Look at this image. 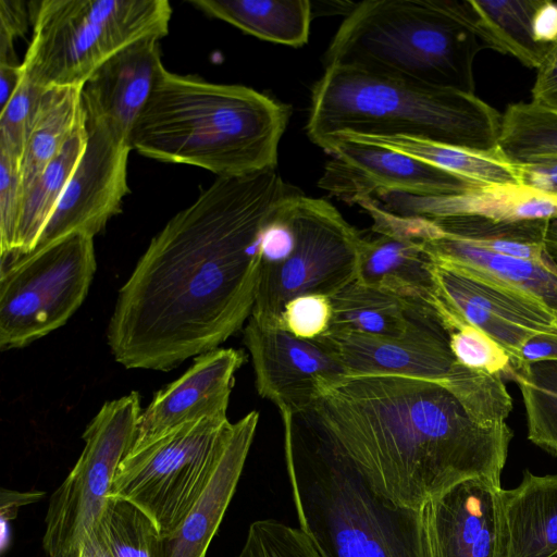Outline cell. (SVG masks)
Wrapping results in <instances>:
<instances>
[{"mask_svg": "<svg viewBox=\"0 0 557 557\" xmlns=\"http://www.w3.org/2000/svg\"><path fill=\"white\" fill-rule=\"evenodd\" d=\"M298 191L276 169L218 177L169 220L119 292L108 327L115 360L168 371L240 330L255 305L263 231Z\"/></svg>", "mask_w": 557, "mask_h": 557, "instance_id": "obj_1", "label": "cell"}, {"mask_svg": "<svg viewBox=\"0 0 557 557\" xmlns=\"http://www.w3.org/2000/svg\"><path fill=\"white\" fill-rule=\"evenodd\" d=\"M293 424L346 460L392 504L419 509L463 481L500 482L513 436L474 421L442 381L343 376Z\"/></svg>", "mask_w": 557, "mask_h": 557, "instance_id": "obj_2", "label": "cell"}, {"mask_svg": "<svg viewBox=\"0 0 557 557\" xmlns=\"http://www.w3.org/2000/svg\"><path fill=\"white\" fill-rule=\"evenodd\" d=\"M290 107L250 87L216 84L165 67L129 133L132 149L218 177L276 169Z\"/></svg>", "mask_w": 557, "mask_h": 557, "instance_id": "obj_3", "label": "cell"}, {"mask_svg": "<svg viewBox=\"0 0 557 557\" xmlns=\"http://www.w3.org/2000/svg\"><path fill=\"white\" fill-rule=\"evenodd\" d=\"M485 46L468 0H367L346 14L324 53L339 65L474 94Z\"/></svg>", "mask_w": 557, "mask_h": 557, "instance_id": "obj_4", "label": "cell"}, {"mask_svg": "<svg viewBox=\"0 0 557 557\" xmlns=\"http://www.w3.org/2000/svg\"><path fill=\"white\" fill-rule=\"evenodd\" d=\"M502 114L457 89L330 65L311 88L307 135L406 136L474 150L497 148Z\"/></svg>", "mask_w": 557, "mask_h": 557, "instance_id": "obj_5", "label": "cell"}, {"mask_svg": "<svg viewBox=\"0 0 557 557\" xmlns=\"http://www.w3.org/2000/svg\"><path fill=\"white\" fill-rule=\"evenodd\" d=\"M293 502L322 557H420L417 509L375 493L346 460L282 417Z\"/></svg>", "mask_w": 557, "mask_h": 557, "instance_id": "obj_6", "label": "cell"}, {"mask_svg": "<svg viewBox=\"0 0 557 557\" xmlns=\"http://www.w3.org/2000/svg\"><path fill=\"white\" fill-rule=\"evenodd\" d=\"M33 35L21 67L41 88L82 87L132 42L169 32L168 0L30 1Z\"/></svg>", "mask_w": 557, "mask_h": 557, "instance_id": "obj_7", "label": "cell"}, {"mask_svg": "<svg viewBox=\"0 0 557 557\" xmlns=\"http://www.w3.org/2000/svg\"><path fill=\"white\" fill-rule=\"evenodd\" d=\"M230 423L227 418H203L132 447L109 497L139 508L159 535L172 532L206 486Z\"/></svg>", "mask_w": 557, "mask_h": 557, "instance_id": "obj_8", "label": "cell"}, {"mask_svg": "<svg viewBox=\"0 0 557 557\" xmlns=\"http://www.w3.org/2000/svg\"><path fill=\"white\" fill-rule=\"evenodd\" d=\"M96 268L94 237L83 233L1 261L0 349L27 346L64 325L84 301Z\"/></svg>", "mask_w": 557, "mask_h": 557, "instance_id": "obj_9", "label": "cell"}, {"mask_svg": "<svg viewBox=\"0 0 557 557\" xmlns=\"http://www.w3.org/2000/svg\"><path fill=\"white\" fill-rule=\"evenodd\" d=\"M295 244L277 264H261L249 318L265 327H280L284 308L302 295L332 296L358 273L362 235L323 199L296 197L293 205Z\"/></svg>", "mask_w": 557, "mask_h": 557, "instance_id": "obj_10", "label": "cell"}, {"mask_svg": "<svg viewBox=\"0 0 557 557\" xmlns=\"http://www.w3.org/2000/svg\"><path fill=\"white\" fill-rule=\"evenodd\" d=\"M141 413L137 392L106 403L87 425L84 449L49 500L42 546L49 557H78L100 522L116 470L132 449Z\"/></svg>", "mask_w": 557, "mask_h": 557, "instance_id": "obj_11", "label": "cell"}, {"mask_svg": "<svg viewBox=\"0 0 557 557\" xmlns=\"http://www.w3.org/2000/svg\"><path fill=\"white\" fill-rule=\"evenodd\" d=\"M84 117L85 150L32 251L73 233L95 237L129 194L128 135L109 120Z\"/></svg>", "mask_w": 557, "mask_h": 557, "instance_id": "obj_12", "label": "cell"}, {"mask_svg": "<svg viewBox=\"0 0 557 557\" xmlns=\"http://www.w3.org/2000/svg\"><path fill=\"white\" fill-rule=\"evenodd\" d=\"M333 158L318 186L339 199L358 203L379 193L420 197L463 195L481 185L412 156L339 136L319 145Z\"/></svg>", "mask_w": 557, "mask_h": 557, "instance_id": "obj_13", "label": "cell"}, {"mask_svg": "<svg viewBox=\"0 0 557 557\" xmlns=\"http://www.w3.org/2000/svg\"><path fill=\"white\" fill-rule=\"evenodd\" d=\"M420 557H508L500 482L475 478L419 509Z\"/></svg>", "mask_w": 557, "mask_h": 557, "instance_id": "obj_14", "label": "cell"}, {"mask_svg": "<svg viewBox=\"0 0 557 557\" xmlns=\"http://www.w3.org/2000/svg\"><path fill=\"white\" fill-rule=\"evenodd\" d=\"M433 273L447 308L493 337L508 352L515 369L530 338L557 331V314L531 294L435 261Z\"/></svg>", "mask_w": 557, "mask_h": 557, "instance_id": "obj_15", "label": "cell"}, {"mask_svg": "<svg viewBox=\"0 0 557 557\" xmlns=\"http://www.w3.org/2000/svg\"><path fill=\"white\" fill-rule=\"evenodd\" d=\"M244 343L251 356L258 394L272 401L281 414L302 413L322 383L347 375L336 355L320 338H298L249 318Z\"/></svg>", "mask_w": 557, "mask_h": 557, "instance_id": "obj_16", "label": "cell"}, {"mask_svg": "<svg viewBox=\"0 0 557 557\" xmlns=\"http://www.w3.org/2000/svg\"><path fill=\"white\" fill-rule=\"evenodd\" d=\"M347 375H400L442 381L456 359L441 322H422L400 337L326 332L319 337Z\"/></svg>", "mask_w": 557, "mask_h": 557, "instance_id": "obj_17", "label": "cell"}, {"mask_svg": "<svg viewBox=\"0 0 557 557\" xmlns=\"http://www.w3.org/2000/svg\"><path fill=\"white\" fill-rule=\"evenodd\" d=\"M242 350L216 348L199 355L177 380L157 392L141 411L134 446L203 418H227L234 374Z\"/></svg>", "mask_w": 557, "mask_h": 557, "instance_id": "obj_18", "label": "cell"}, {"mask_svg": "<svg viewBox=\"0 0 557 557\" xmlns=\"http://www.w3.org/2000/svg\"><path fill=\"white\" fill-rule=\"evenodd\" d=\"M258 420L259 413L253 410L228 424L206 486L180 524L172 532L157 536L152 557H206L236 491Z\"/></svg>", "mask_w": 557, "mask_h": 557, "instance_id": "obj_19", "label": "cell"}, {"mask_svg": "<svg viewBox=\"0 0 557 557\" xmlns=\"http://www.w3.org/2000/svg\"><path fill=\"white\" fill-rule=\"evenodd\" d=\"M156 36L138 39L103 62L81 87L86 117L106 119L129 137L164 69Z\"/></svg>", "mask_w": 557, "mask_h": 557, "instance_id": "obj_20", "label": "cell"}, {"mask_svg": "<svg viewBox=\"0 0 557 557\" xmlns=\"http://www.w3.org/2000/svg\"><path fill=\"white\" fill-rule=\"evenodd\" d=\"M375 199L384 210L408 216L476 215L497 221L557 219V195L525 185L483 186L463 195L441 197L386 191L377 194Z\"/></svg>", "mask_w": 557, "mask_h": 557, "instance_id": "obj_21", "label": "cell"}, {"mask_svg": "<svg viewBox=\"0 0 557 557\" xmlns=\"http://www.w3.org/2000/svg\"><path fill=\"white\" fill-rule=\"evenodd\" d=\"M375 234L361 238L356 281L435 313L434 260L424 245L398 235Z\"/></svg>", "mask_w": 557, "mask_h": 557, "instance_id": "obj_22", "label": "cell"}, {"mask_svg": "<svg viewBox=\"0 0 557 557\" xmlns=\"http://www.w3.org/2000/svg\"><path fill=\"white\" fill-rule=\"evenodd\" d=\"M421 243L436 263L531 294L557 314V262L550 257L520 259L443 235Z\"/></svg>", "mask_w": 557, "mask_h": 557, "instance_id": "obj_23", "label": "cell"}, {"mask_svg": "<svg viewBox=\"0 0 557 557\" xmlns=\"http://www.w3.org/2000/svg\"><path fill=\"white\" fill-rule=\"evenodd\" d=\"M508 557H557V474L525 470L521 483L503 488Z\"/></svg>", "mask_w": 557, "mask_h": 557, "instance_id": "obj_24", "label": "cell"}, {"mask_svg": "<svg viewBox=\"0 0 557 557\" xmlns=\"http://www.w3.org/2000/svg\"><path fill=\"white\" fill-rule=\"evenodd\" d=\"M330 301L332 319L327 332L400 337L419 323L441 322L435 313L358 281L330 296Z\"/></svg>", "mask_w": 557, "mask_h": 557, "instance_id": "obj_25", "label": "cell"}, {"mask_svg": "<svg viewBox=\"0 0 557 557\" xmlns=\"http://www.w3.org/2000/svg\"><path fill=\"white\" fill-rule=\"evenodd\" d=\"M196 9L262 40L299 48L308 42V0H190Z\"/></svg>", "mask_w": 557, "mask_h": 557, "instance_id": "obj_26", "label": "cell"}, {"mask_svg": "<svg viewBox=\"0 0 557 557\" xmlns=\"http://www.w3.org/2000/svg\"><path fill=\"white\" fill-rule=\"evenodd\" d=\"M333 136L379 145L412 156L481 186L522 185L519 166L508 160L498 147L474 150L406 136Z\"/></svg>", "mask_w": 557, "mask_h": 557, "instance_id": "obj_27", "label": "cell"}, {"mask_svg": "<svg viewBox=\"0 0 557 557\" xmlns=\"http://www.w3.org/2000/svg\"><path fill=\"white\" fill-rule=\"evenodd\" d=\"M83 120L81 87L44 90L21 160L23 195L59 154Z\"/></svg>", "mask_w": 557, "mask_h": 557, "instance_id": "obj_28", "label": "cell"}, {"mask_svg": "<svg viewBox=\"0 0 557 557\" xmlns=\"http://www.w3.org/2000/svg\"><path fill=\"white\" fill-rule=\"evenodd\" d=\"M86 141L84 117L59 154L25 190L14 250L1 261L29 253L34 249L85 150Z\"/></svg>", "mask_w": 557, "mask_h": 557, "instance_id": "obj_29", "label": "cell"}, {"mask_svg": "<svg viewBox=\"0 0 557 557\" xmlns=\"http://www.w3.org/2000/svg\"><path fill=\"white\" fill-rule=\"evenodd\" d=\"M428 219L435 224L441 236L520 259L544 261L549 258L546 235L550 220L547 219L497 221L476 215Z\"/></svg>", "mask_w": 557, "mask_h": 557, "instance_id": "obj_30", "label": "cell"}, {"mask_svg": "<svg viewBox=\"0 0 557 557\" xmlns=\"http://www.w3.org/2000/svg\"><path fill=\"white\" fill-rule=\"evenodd\" d=\"M485 49L536 69L550 47L534 40L532 20L540 0H468Z\"/></svg>", "mask_w": 557, "mask_h": 557, "instance_id": "obj_31", "label": "cell"}, {"mask_svg": "<svg viewBox=\"0 0 557 557\" xmlns=\"http://www.w3.org/2000/svg\"><path fill=\"white\" fill-rule=\"evenodd\" d=\"M497 147L517 165L557 160V114L531 101L510 103L502 114Z\"/></svg>", "mask_w": 557, "mask_h": 557, "instance_id": "obj_32", "label": "cell"}, {"mask_svg": "<svg viewBox=\"0 0 557 557\" xmlns=\"http://www.w3.org/2000/svg\"><path fill=\"white\" fill-rule=\"evenodd\" d=\"M512 380L523 399L528 438L557 457V361H539L515 369Z\"/></svg>", "mask_w": 557, "mask_h": 557, "instance_id": "obj_33", "label": "cell"}, {"mask_svg": "<svg viewBox=\"0 0 557 557\" xmlns=\"http://www.w3.org/2000/svg\"><path fill=\"white\" fill-rule=\"evenodd\" d=\"M442 383L459 400L467 413L484 426L506 423L512 399L500 373L467 368L456 361Z\"/></svg>", "mask_w": 557, "mask_h": 557, "instance_id": "obj_34", "label": "cell"}, {"mask_svg": "<svg viewBox=\"0 0 557 557\" xmlns=\"http://www.w3.org/2000/svg\"><path fill=\"white\" fill-rule=\"evenodd\" d=\"M99 525L113 557H152L159 532L132 503L109 497Z\"/></svg>", "mask_w": 557, "mask_h": 557, "instance_id": "obj_35", "label": "cell"}, {"mask_svg": "<svg viewBox=\"0 0 557 557\" xmlns=\"http://www.w3.org/2000/svg\"><path fill=\"white\" fill-rule=\"evenodd\" d=\"M237 557H322L308 534L276 519L250 523Z\"/></svg>", "mask_w": 557, "mask_h": 557, "instance_id": "obj_36", "label": "cell"}, {"mask_svg": "<svg viewBox=\"0 0 557 557\" xmlns=\"http://www.w3.org/2000/svg\"><path fill=\"white\" fill-rule=\"evenodd\" d=\"M448 335L449 348L458 363L488 373H500L512 380L515 368L510 356L487 333L466 322H459Z\"/></svg>", "mask_w": 557, "mask_h": 557, "instance_id": "obj_37", "label": "cell"}, {"mask_svg": "<svg viewBox=\"0 0 557 557\" xmlns=\"http://www.w3.org/2000/svg\"><path fill=\"white\" fill-rule=\"evenodd\" d=\"M45 88L26 77L0 110V151L22 160L25 143Z\"/></svg>", "mask_w": 557, "mask_h": 557, "instance_id": "obj_38", "label": "cell"}, {"mask_svg": "<svg viewBox=\"0 0 557 557\" xmlns=\"http://www.w3.org/2000/svg\"><path fill=\"white\" fill-rule=\"evenodd\" d=\"M23 202L21 161L0 151V248L1 258L14 250Z\"/></svg>", "mask_w": 557, "mask_h": 557, "instance_id": "obj_39", "label": "cell"}, {"mask_svg": "<svg viewBox=\"0 0 557 557\" xmlns=\"http://www.w3.org/2000/svg\"><path fill=\"white\" fill-rule=\"evenodd\" d=\"M332 307L325 295H302L288 301L281 317L280 329L302 339L324 335L331 325Z\"/></svg>", "mask_w": 557, "mask_h": 557, "instance_id": "obj_40", "label": "cell"}, {"mask_svg": "<svg viewBox=\"0 0 557 557\" xmlns=\"http://www.w3.org/2000/svg\"><path fill=\"white\" fill-rule=\"evenodd\" d=\"M29 22L28 2L0 0V63L18 64L13 44L25 34Z\"/></svg>", "mask_w": 557, "mask_h": 557, "instance_id": "obj_41", "label": "cell"}, {"mask_svg": "<svg viewBox=\"0 0 557 557\" xmlns=\"http://www.w3.org/2000/svg\"><path fill=\"white\" fill-rule=\"evenodd\" d=\"M531 94V102L557 114V42L550 47L537 67Z\"/></svg>", "mask_w": 557, "mask_h": 557, "instance_id": "obj_42", "label": "cell"}, {"mask_svg": "<svg viewBox=\"0 0 557 557\" xmlns=\"http://www.w3.org/2000/svg\"><path fill=\"white\" fill-rule=\"evenodd\" d=\"M518 166L522 185L557 195V160H547Z\"/></svg>", "mask_w": 557, "mask_h": 557, "instance_id": "obj_43", "label": "cell"}, {"mask_svg": "<svg viewBox=\"0 0 557 557\" xmlns=\"http://www.w3.org/2000/svg\"><path fill=\"white\" fill-rule=\"evenodd\" d=\"M534 40L552 47L557 42V2L540 0L532 20Z\"/></svg>", "mask_w": 557, "mask_h": 557, "instance_id": "obj_44", "label": "cell"}, {"mask_svg": "<svg viewBox=\"0 0 557 557\" xmlns=\"http://www.w3.org/2000/svg\"><path fill=\"white\" fill-rule=\"evenodd\" d=\"M545 360L557 361V331L530 338L520 350V363L516 369Z\"/></svg>", "mask_w": 557, "mask_h": 557, "instance_id": "obj_45", "label": "cell"}, {"mask_svg": "<svg viewBox=\"0 0 557 557\" xmlns=\"http://www.w3.org/2000/svg\"><path fill=\"white\" fill-rule=\"evenodd\" d=\"M44 495L45 493L39 491L17 492L1 488V523L8 524V521L16 517L17 509L21 506L38 502Z\"/></svg>", "mask_w": 557, "mask_h": 557, "instance_id": "obj_46", "label": "cell"}, {"mask_svg": "<svg viewBox=\"0 0 557 557\" xmlns=\"http://www.w3.org/2000/svg\"><path fill=\"white\" fill-rule=\"evenodd\" d=\"M23 77L21 63H0V110L5 107L16 91Z\"/></svg>", "mask_w": 557, "mask_h": 557, "instance_id": "obj_47", "label": "cell"}, {"mask_svg": "<svg viewBox=\"0 0 557 557\" xmlns=\"http://www.w3.org/2000/svg\"><path fill=\"white\" fill-rule=\"evenodd\" d=\"M78 557H113L99 524L86 537Z\"/></svg>", "mask_w": 557, "mask_h": 557, "instance_id": "obj_48", "label": "cell"}, {"mask_svg": "<svg viewBox=\"0 0 557 557\" xmlns=\"http://www.w3.org/2000/svg\"><path fill=\"white\" fill-rule=\"evenodd\" d=\"M546 250L548 256L557 262V219L549 222L546 235Z\"/></svg>", "mask_w": 557, "mask_h": 557, "instance_id": "obj_49", "label": "cell"}, {"mask_svg": "<svg viewBox=\"0 0 557 557\" xmlns=\"http://www.w3.org/2000/svg\"><path fill=\"white\" fill-rule=\"evenodd\" d=\"M555 325H556V329H557V317H556V322H555Z\"/></svg>", "mask_w": 557, "mask_h": 557, "instance_id": "obj_50", "label": "cell"}]
</instances>
